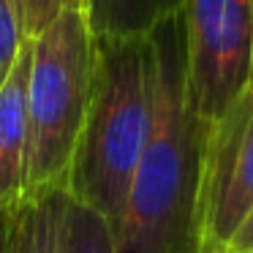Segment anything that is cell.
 Masks as SVG:
<instances>
[{
	"mask_svg": "<svg viewBox=\"0 0 253 253\" xmlns=\"http://www.w3.org/2000/svg\"><path fill=\"white\" fill-rule=\"evenodd\" d=\"M66 188H33L8 210L6 253H63Z\"/></svg>",
	"mask_w": 253,
	"mask_h": 253,
	"instance_id": "obj_7",
	"label": "cell"
},
{
	"mask_svg": "<svg viewBox=\"0 0 253 253\" xmlns=\"http://www.w3.org/2000/svg\"><path fill=\"white\" fill-rule=\"evenodd\" d=\"M63 253H117L112 223L71 196L63 218Z\"/></svg>",
	"mask_w": 253,
	"mask_h": 253,
	"instance_id": "obj_9",
	"label": "cell"
},
{
	"mask_svg": "<svg viewBox=\"0 0 253 253\" xmlns=\"http://www.w3.org/2000/svg\"><path fill=\"white\" fill-rule=\"evenodd\" d=\"M150 39L155 49L153 131L112 234L117 253H193L207 123L188 98L182 17L161 22Z\"/></svg>",
	"mask_w": 253,
	"mask_h": 253,
	"instance_id": "obj_1",
	"label": "cell"
},
{
	"mask_svg": "<svg viewBox=\"0 0 253 253\" xmlns=\"http://www.w3.org/2000/svg\"><path fill=\"white\" fill-rule=\"evenodd\" d=\"M226 251L229 253H253V210L240 223V229H237V234L231 237V242L226 245Z\"/></svg>",
	"mask_w": 253,
	"mask_h": 253,
	"instance_id": "obj_12",
	"label": "cell"
},
{
	"mask_svg": "<svg viewBox=\"0 0 253 253\" xmlns=\"http://www.w3.org/2000/svg\"><path fill=\"white\" fill-rule=\"evenodd\" d=\"M193 253H229V251H193Z\"/></svg>",
	"mask_w": 253,
	"mask_h": 253,
	"instance_id": "obj_14",
	"label": "cell"
},
{
	"mask_svg": "<svg viewBox=\"0 0 253 253\" xmlns=\"http://www.w3.org/2000/svg\"><path fill=\"white\" fill-rule=\"evenodd\" d=\"M95 36L82 8L60 11L30 39L28 66V180L66 188L93 82Z\"/></svg>",
	"mask_w": 253,
	"mask_h": 253,
	"instance_id": "obj_3",
	"label": "cell"
},
{
	"mask_svg": "<svg viewBox=\"0 0 253 253\" xmlns=\"http://www.w3.org/2000/svg\"><path fill=\"white\" fill-rule=\"evenodd\" d=\"M19 22L28 39L39 36L52 19L66 8H82V0H14Z\"/></svg>",
	"mask_w": 253,
	"mask_h": 253,
	"instance_id": "obj_11",
	"label": "cell"
},
{
	"mask_svg": "<svg viewBox=\"0 0 253 253\" xmlns=\"http://www.w3.org/2000/svg\"><path fill=\"white\" fill-rule=\"evenodd\" d=\"M253 210V84L220 120L207 123L193 251H226Z\"/></svg>",
	"mask_w": 253,
	"mask_h": 253,
	"instance_id": "obj_5",
	"label": "cell"
},
{
	"mask_svg": "<svg viewBox=\"0 0 253 253\" xmlns=\"http://www.w3.org/2000/svg\"><path fill=\"white\" fill-rule=\"evenodd\" d=\"M182 0H82L95 39L150 36L161 22L180 14Z\"/></svg>",
	"mask_w": 253,
	"mask_h": 253,
	"instance_id": "obj_8",
	"label": "cell"
},
{
	"mask_svg": "<svg viewBox=\"0 0 253 253\" xmlns=\"http://www.w3.org/2000/svg\"><path fill=\"white\" fill-rule=\"evenodd\" d=\"M25 44H28V36L22 30L14 0H0V87L14 71Z\"/></svg>",
	"mask_w": 253,
	"mask_h": 253,
	"instance_id": "obj_10",
	"label": "cell"
},
{
	"mask_svg": "<svg viewBox=\"0 0 253 253\" xmlns=\"http://www.w3.org/2000/svg\"><path fill=\"white\" fill-rule=\"evenodd\" d=\"M188 98L215 123L253 84V0H182Z\"/></svg>",
	"mask_w": 253,
	"mask_h": 253,
	"instance_id": "obj_4",
	"label": "cell"
},
{
	"mask_svg": "<svg viewBox=\"0 0 253 253\" xmlns=\"http://www.w3.org/2000/svg\"><path fill=\"white\" fill-rule=\"evenodd\" d=\"M28 66L30 39L0 87V212H8L28 180Z\"/></svg>",
	"mask_w": 253,
	"mask_h": 253,
	"instance_id": "obj_6",
	"label": "cell"
},
{
	"mask_svg": "<svg viewBox=\"0 0 253 253\" xmlns=\"http://www.w3.org/2000/svg\"><path fill=\"white\" fill-rule=\"evenodd\" d=\"M155 49L150 36L95 39L93 82L66 191L112 226L153 131Z\"/></svg>",
	"mask_w": 253,
	"mask_h": 253,
	"instance_id": "obj_2",
	"label": "cell"
},
{
	"mask_svg": "<svg viewBox=\"0 0 253 253\" xmlns=\"http://www.w3.org/2000/svg\"><path fill=\"white\" fill-rule=\"evenodd\" d=\"M6 226H8V212H0V253H6Z\"/></svg>",
	"mask_w": 253,
	"mask_h": 253,
	"instance_id": "obj_13",
	"label": "cell"
}]
</instances>
